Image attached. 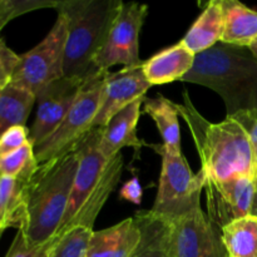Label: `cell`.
Masks as SVG:
<instances>
[{
  "mask_svg": "<svg viewBox=\"0 0 257 257\" xmlns=\"http://www.w3.org/2000/svg\"><path fill=\"white\" fill-rule=\"evenodd\" d=\"M185 103L176 104L178 114L187 123L201 160V170L206 177L216 181L246 176L255 180L253 151L242 125L226 117L220 123H210L191 102L187 92Z\"/></svg>",
  "mask_w": 257,
  "mask_h": 257,
  "instance_id": "cell-1",
  "label": "cell"
},
{
  "mask_svg": "<svg viewBox=\"0 0 257 257\" xmlns=\"http://www.w3.org/2000/svg\"><path fill=\"white\" fill-rule=\"evenodd\" d=\"M182 82L203 85L225 102L227 115L257 110V59L250 48L217 43L195 57Z\"/></svg>",
  "mask_w": 257,
  "mask_h": 257,
  "instance_id": "cell-2",
  "label": "cell"
},
{
  "mask_svg": "<svg viewBox=\"0 0 257 257\" xmlns=\"http://www.w3.org/2000/svg\"><path fill=\"white\" fill-rule=\"evenodd\" d=\"M78 168V150L38 167L25 187V225L33 246L49 243L60 227Z\"/></svg>",
  "mask_w": 257,
  "mask_h": 257,
  "instance_id": "cell-3",
  "label": "cell"
},
{
  "mask_svg": "<svg viewBox=\"0 0 257 257\" xmlns=\"http://www.w3.org/2000/svg\"><path fill=\"white\" fill-rule=\"evenodd\" d=\"M122 0H64L57 12L67 20L64 77L85 82L98 74L94 59L103 47Z\"/></svg>",
  "mask_w": 257,
  "mask_h": 257,
  "instance_id": "cell-4",
  "label": "cell"
},
{
  "mask_svg": "<svg viewBox=\"0 0 257 257\" xmlns=\"http://www.w3.org/2000/svg\"><path fill=\"white\" fill-rule=\"evenodd\" d=\"M153 147L162 158V170L157 196L150 211L167 221L176 220L201 206L206 175L202 170L193 172L182 153L170 152L162 145Z\"/></svg>",
  "mask_w": 257,
  "mask_h": 257,
  "instance_id": "cell-5",
  "label": "cell"
},
{
  "mask_svg": "<svg viewBox=\"0 0 257 257\" xmlns=\"http://www.w3.org/2000/svg\"><path fill=\"white\" fill-rule=\"evenodd\" d=\"M107 72H100L83 84L74 104L57 130L34 147L35 160L42 166L74 151L93 130L100 93Z\"/></svg>",
  "mask_w": 257,
  "mask_h": 257,
  "instance_id": "cell-6",
  "label": "cell"
},
{
  "mask_svg": "<svg viewBox=\"0 0 257 257\" xmlns=\"http://www.w3.org/2000/svg\"><path fill=\"white\" fill-rule=\"evenodd\" d=\"M67 34V20L58 13L55 24L47 37L32 50L20 55L10 83L37 95L48 84L64 77Z\"/></svg>",
  "mask_w": 257,
  "mask_h": 257,
  "instance_id": "cell-7",
  "label": "cell"
},
{
  "mask_svg": "<svg viewBox=\"0 0 257 257\" xmlns=\"http://www.w3.org/2000/svg\"><path fill=\"white\" fill-rule=\"evenodd\" d=\"M148 5L122 2L105 42L94 59L98 72H109L114 65L124 68L142 64L140 59V34Z\"/></svg>",
  "mask_w": 257,
  "mask_h": 257,
  "instance_id": "cell-8",
  "label": "cell"
},
{
  "mask_svg": "<svg viewBox=\"0 0 257 257\" xmlns=\"http://www.w3.org/2000/svg\"><path fill=\"white\" fill-rule=\"evenodd\" d=\"M168 225L171 257H230L221 230L201 206Z\"/></svg>",
  "mask_w": 257,
  "mask_h": 257,
  "instance_id": "cell-9",
  "label": "cell"
},
{
  "mask_svg": "<svg viewBox=\"0 0 257 257\" xmlns=\"http://www.w3.org/2000/svg\"><path fill=\"white\" fill-rule=\"evenodd\" d=\"M207 216L220 230L238 218L250 216L256 193L255 180L246 176L216 181L206 177Z\"/></svg>",
  "mask_w": 257,
  "mask_h": 257,
  "instance_id": "cell-10",
  "label": "cell"
},
{
  "mask_svg": "<svg viewBox=\"0 0 257 257\" xmlns=\"http://www.w3.org/2000/svg\"><path fill=\"white\" fill-rule=\"evenodd\" d=\"M85 82L63 77L48 84L35 95L37 114L29 130V142L33 147L42 143L57 130L74 104Z\"/></svg>",
  "mask_w": 257,
  "mask_h": 257,
  "instance_id": "cell-11",
  "label": "cell"
},
{
  "mask_svg": "<svg viewBox=\"0 0 257 257\" xmlns=\"http://www.w3.org/2000/svg\"><path fill=\"white\" fill-rule=\"evenodd\" d=\"M152 85L146 79L142 64L107 72L100 93L93 128H103L118 112L138 99H143Z\"/></svg>",
  "mask_w": 257,
  "mask_h": 257,
  "instance_id": "cell-12",
  "label": "cell"
},
{
  "mask_svg": "<svg viewBox=\"0 0 257 257\" xmlns=\"http://www.w3.org/2000/svg\"><path fill=\"white\" fill-rule=\"evenodd\" d=\"M100 128H93L84 140L78 145V168L73 182L72 193L69 197L67 212L63 218L57 235L62 233L67 228L78 211L82 208L94 191L103 170L108 161L103 157L99 151ZM54 236V237H55Z\"/></svg>",
  "mask_w": 257,
  "mask_h": 257,
  "instance_id": "cell-13",
  "label": "cell"
},
{
  "mask_svg": "<svg viewBox=\"0 0 257 257\" xmlns=\"http://www.w3.org/2000/svg\"><path fill=\"white\" fill-rule=\"evenodd\" d=\"M146 98V97H145ZM143 99H138L118 112L107 124L100 128L99 151L107 161L120 153L124 147L141 151L145 142L138 138L137 124L141 117Z\"/></svg>",
  "mask_w": 257,
  "mask_h": 257,
  "instance_id": "cell-14",
  "label": "cell"
},
{
  "mask_svg": "<svg viewBox=\"0 0 257 257\" xmlns=\"http://www.w3.org/2000/svg\"><path fill=\"white\" fill-rule=\"evenodd\" d=\"M140 238L141 230L136 218H125L112 227L93 231L85 257H130Z\"/></svg>",
  "mask_w": 257,
  "mask_h": 257,
  "instance_id": "cell-15",
  "label": "cell"
},
{
  "mask_svg": "<svg viewBox=\"0 0 257 257\" xmlns=\"http://www.w3.org/2000/svg\"><path fill=\"white\" fill-rule=\"evenodd\" d=\"M195 57L182 43L161 50L157 54L142 63L146 79L151 85H160L182 80L183 77L192 69Z\"/></svg>",
  "mask_w": 257,
  "mask_h": 257,
  "instance_id": "cell-16",
  "label": "cell"
},
{
  "mask_svg": "<svg viewBox=\"0 0 257 257\" xmlns=\"http://www.w3.org/2000/svg\"><path fill=\"white\" fill-rule=\"evenodd\" d=\"M122 170L123 156L122 153H118L117 156H114V157L108 161L104 170H103L102 176H100L99 181H98L97 186H95L94 191L92 192V195L88 197V200L85 201L82 208L73 217V220L70 221L67 228L58 236L63 235V233L67 232L72 227H75V226H80V227L88 228V230H93V225H94L100 210H102L103 206L105 205L107 200L109 198V196L112 195V192L115 190L118 183H119L120 176H122Z\"/></svg>",
  "mask_w": 257,
  "mask_h": 257,
  "instance_id": "cell-17",
  "label": "cell"
},
{
  "mask_svg": "<svg viewBox=\"0 0 257 257\" xmlns=\"http://www.w3.org/2000/svg\"><path fill=\"white\" fill-rule=\"evenodd\" d=\"M223 30L221 43L250 48L257 39V12L237 0H222Z\"/></svg>",
  "mask_w": 257,
  "mask_h": 257,
  "instance_id": "cell-18",
  "label": "cell"
},
{
  "mask_svg": "<svg viewBox=\"0 0 257 257\" xmlns=\"http://www.w3.org/2000/svg\"><path fill=\"white\" fill-rule=\"evenodd\" d=\"M223 30L222 0H211L183 39V45L195 55L206 52L221 42Z\"/></svg>",
  "mask_w": 257,
  "mask_h": 257,
  "instance_id": "cell-19",
  "label": "cell"
},
{
  "mask_svg": "<svg viewBox=\"0 0 257 257\" xmlns=\"http://www.w3.org/2000/svg\"><path fill=\"white\" fill-rule=\"evenodd\" d=\"M135 218L140 226L141 238L130 257H171L168 221L150 210L137 212Z\"/></svg>",
  "mask_w": 257,
  "mask_h": 257,
  "instance_id": "cell-20",
  "label": "cell"
},
{
  "mask_svg": "<svg viewBox=\"0 0 257 257\" xmlns=\"http://www.w3.org/2000/svg\"><path fill=\"white\" fill-rule=\"evenodd\" d=\"M143 112L156 123L162 137V146L172 153L181 155V131L176 103L158 94L156 98H145Z\"/></svg>",
  "mask_w": 257,
  "mask_h": 257,
  "instance_id": "cell-21",
  "label": "cell"
},
{
  "mask_svg": "<svg viewBox=\"0 0 257 257\" xmlns=\"http://www.w3.org/2000/svg\"><path fill=\"white\" fill-rule=\"evenodd\" d=\"M37 98L29 90L12 84L0 89V136L17 125H25Z\"/></svg>",
  "mask_w": 257,
  "mask_h": 257,
  "instance_id": "cell-22",
  "label": "cell"
},
{
  "mask_svg": "<svg viewBox=\"0 0 257 257\" xmlns=\"http://www.w3.org/2000/svg\"><path fill=\"white\" fill-rule=\"evenodd\" d=\"M24 181L0 176V230L9 227L22 230L25 225Z\"/></svg>",
  "mask_w": 257,
  "mask_h": 257,
  "instance_id": "cell-23",
  "label": "cell"
},
{
  "mask_svg": "<svg viewBox=\"0 0 257 257\" xmlns=\"http://www.w3.org/2000/svg\"><path fill=\"white\" fill-rule=\"evenodd\" d=\"M230 257H257V217L246 216L221 230Z\"/></svg>",
  "mask_w": 257,
  "mask_h": 257,
  "instance_id": "cell-24",
  "label": "cell"
},
{
  "mask_svg": "<svg viewBox=\"0 0 257 257\" xmlns=\"http://www.w3.org/2000/svg\"><path fill=\"white\" fill-rule=\"evenodd\" d=\"M38 165L34 155V147L28 143L20 150L0 157V176L17 178L28 182L37 172Z\"/></svg>",
  "mask_w": 257,
  "mask_h": 257,
  "instance_id": "cell-25",
  "label": "cell"
},
{
  "mask_svg": "<svg viewBox=\"0 0 257 257\" xmlns=\"http://www.w3.org/2000/svg\"><path fill=\"white\" fill-rule=\"evenodd\" d=\"M94 230L75 226L52 240L48 257H85L90 235Z\"/></svg>",
  "mask_w": 257,
  "mask_h": 257,
  "instance_id": "cell-26",
  "label": "cell"
},
{
  "mask_svg": "<svg viewBox=\"0 0 257 257\" xmlns=\"http://www.w3.org/2000/svg\"><path fill=\"white\" fill-rule=\"evenodd\" d=\"M58 2L50 0H0V30L8 24L12 19L39 9V8H55L57 9Z\"/></svg>",
  "mask_w": 257,
  "mask_h": 257,
  "instance_id": "cell-27",
  "label": "cell"
},
{
  "mask_svg": "<svg viewBox=\"0 0 257 257\" xmlns=\"http://www.w3.org/2000/svg\"><path fill=\"white\" fill-rule=\"evenodd\" d=\"M52 241L47 245L33 246L25 238L22 230H18L17 236L5 257H48Z\"/></svg>",
  "mask_w": 257,
  "mask_h": 257,
  "instance_id": "cell-28",
  "label": "cell"
},
{
  "mask_svg": "<svg viewBox=\"0 0 257 257\" xmlns=\"http://www.w3.org/2000/svg\"><path fill=\"white\" fill-rule=\"evenodd\" d=\"M29 143V130L25 125H17L0 136V157L15 152Z\"/></svg>",
  "mask_w": 257,
  "mask_h": 257,
  "instance_id": "cell-29",
  "label": "cell"
},
{
  "mask_svg": "<svg viewBox=\"0 0 257 257\" xmlns=\"http://www.w3.org/2000/svg\"><path fill=\"white\" fill-rule=\"evenodd\" d=\"M19 60L20 55L15 54L0 38V89L10 84Z\"/></svg>",
  "mask_w": 257,
  "mask_h": 257,
  "instance_id": "cell-30",
  "label": "cell"
},
{
  "mask_svg": "<svg viewBox=\"0 0 257 257\" xmlns=\"http://www.w3.org/2000/svg\"><path fill=\"white\" fill-rule=\"evenodd\" d=\"M232 118L237 120L242 125L245 132L247 133L251 147H252L253 151L255 168L257 173V110H243V112H238L235 115H232Z\"/></svg>",
  "mask_w": 257,
  "mask_h": 257,
  "instance_id": "cell-31",
  "label": "cell"
},
{
  "mask_svg": "<svg viewBox=\"0 0 257 257\" xmlns=\"http://www.w3.org/2000/svg\"><path fill=\"white\" fill-rule=\"evenodd\" d=\"M142 186H141L140 181L137 177L131 178L128 182L123 185V187L119 191V197L122 200L132 202L135 205H140L142 202Z\"/></svg>",
  "mask_w": 257,
  "mask_h": 257,
  "instance_id": "cell-32",
  "label": "cell"
},
{
  "mask_svg": "<svg viewBox=\"0 0 257 257\" xmlns=\"http://www.w3.org/2000/svg\"><path fill=\"white\" fill-rule=\"evenodd\" d=\"M250 215L257 217V191L255 193V197H253V202H252V207H251Z\"/></svg>",
  "mask_w": 257,
  "mask_h": 257,
  "instance_id": "cell-33",
  "label": "cell"
},
{
  "mask_svg": "<svg viewBox=\"0 0 257 257\" xmlns=\"http://www.w3.org/2000/svg\"><path fill=\"white\" fill-rule=\"evenodd\" d=\"M250 50H251V53H252V54L255 55V58L257 59V39L252 43V44L250 45Z\"/></svg>",
  "mask_w": 257,
  "mask_h": 257,
  "instance_id": "cell-34",
  "label": "cell"
},
{
  "mask_svg": "<svg viewBox=\"0 0 257 257\" xmlns=\"http://www.w3.org/2000/svg\"><path fill=\"white\" fill-rule=\"evenodd\" d=\"M255 186H256V191H257V173H256V176H255Z\"/></svg>",
  "mask_w": 257,
  "mask_h": 257,
  "instance_id": "cell-35",
  "label": "cell"
},
{
  "mask_svg": "<svg viewBox=\"0 0 257 257\" xmlns=\"http://www.w3.org/2000/svg\"><path fill=\"white\" fill-rule=\"evenodd\" d=\"M3 232H4V231H3V230H0V237H2V235H3Z\"/></svg>",
  "mask_w": 257,
  "mask_h": 257,
  "instance_id": "cell-36",
  "label": "cell"
}]
</instances>
